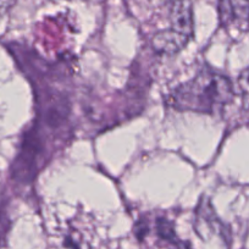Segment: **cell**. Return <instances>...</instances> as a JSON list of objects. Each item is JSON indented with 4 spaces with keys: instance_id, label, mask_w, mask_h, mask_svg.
Wrapping results in <instances>:
<instances>
[{
    "instance_id": "cell-1",
    "label": "cell",
    "mask_w": 249,
    "mask_h": 249,
    "mask_svg": "<svg viewBox=\"0 0 249 249\" xmlns=\"http://www.w3.org/2000/svg\"><path fill=\"white\" fill-rule=\"evenodd\" d=\"M233 97V87L226 76L204 69L175 88L169 95V103L179 111L213 115L222 111Z\"/></svg>"
},
{
    "instance_id": "cell-2",
    "label": "cell",
    "mask_w": 249,
    "mask_h": 249,
    "mask_svg": "<svg viewBox=\"0 0 249 249\" xmlns=\"http://www.w3.org/2000/svg\"><path fill=\"white\" fill-rule=\"evenodd\" d=\"M193 36V8L191 0H174L169 6V27L153 36L155 52L174 55L191 40Z\"/></svg>"
},
{
    "instance_id": "cell-3",
    "label": "cell",
    "mask_w": 249,
    "mask_h": 249,
    "mask_svg": "<svg viewBox=\"0 0 249 249\" xmlns=\"http://www.w3.org/2000/svg\"><path fill=\"white\" fill-rule=\"evenodd\" d=\"M221 25L236 31L249 28V0H217Z\"/></svg>"
},
{
    "instance_id": "cell-4",
    "label": "cell",
    "mask_w": 249,
    "mask_h": 249,
    "mask_svg": "<svg viewBox=\"0 0 249 249\" xmlns=\"http://www.w3.org/2000/svg\"><path fill=\"white\" fill-rule=\"evenodd\" d=\"M238 87L241 90L243 105L249 111V66L244 69L238 77Z\"/></svg>"
},
{
    "instance_id": "cell-5",
    "label": "cell",
    "mask_w": 249,
    "mask_h": 249,
    "mask_svg": "<svg viewBox=\"0 0 249 249\" xmlns=\"http://www.w3.org/2000/svg\"><path fill=\"white\" fill-rule=\"evenodd\" d=\"M14 3H15V0H0V31L8 18Z\"/></svg>"
},
{
    "instance_id": "cell-6",
    "label": "cell",
    "mask_w": 249,
    "mask_h": 249,
    "mask_svg": "<svg viewBox=\"0 0 249 249\" xmlns=\"http://www.w3.org/2000/svg\"><path fill=\"white\" fill-rule=\"evenodd\" d=\"M9 227V220L6 216L5 212L3 209H0V246L3 243L4 237H5L6 232H8Z\"/></svg>"
},
{
    "instance_id": "cell-7",
    "label": "cell",
    "mask_w": 249,
    "mask_h": 249,
    "mask_svg": "<svg viewBox=\"0 0 249 249\" xmlns=\"http://www.w3.org/2000/svg\"><path fill=\"white\" fill-rule=\"evenodd\" d=\"M164 242H166V243L169 244V249H192L190 244L177 239L176 236H175L174 238L169 239V241H164Z\"/></svg>"
}]
</instances>
